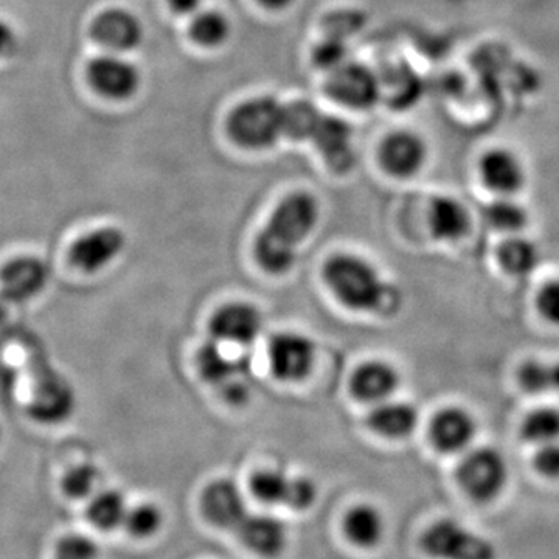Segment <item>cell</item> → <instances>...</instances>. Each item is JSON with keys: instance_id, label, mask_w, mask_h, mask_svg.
Wrapping results in <instances>:
<instances>
[{"instance_id": "1", "label": "cell", "mask_w": 559, "mask_h": 559, "mask_svg": "<svg viewBox=\"0 0 559 559\" xmlns=\"http://www.w3.org/2000/svg\"><path fill=\"white\" fill-rule=\"evenodd\" d=\"M319 218L320 204L310 191H294L283 198L253 246L261 270L271 275L293 270L300 246L314 231Z\"/></svg>"}, {"instance_id": "2", "label": "cell", "mask_w": 559, "mask_h": 559, "mask_svg": "<svg viewBox=\"0 0 559 559\" xmlns=\"http://www.w3.org/2000/svg\"><path fill=\"white\" fill-rule=\"evenodd\" d=\"M323 280L349 311L389 316L399 311L400 293L374 264L356 253H334L323 264Z\"/></svg>"}, {"instance_id": "3", "label": "cell", "mask_w": 559, "mask_h": 559, "mask_svg": "<svg viewBox=\"0 0 559 559\" xmlns=\"http://www.w3.org/2000/svg\"><path fill=\"white\" fill-rule=\"evenodd\" d=\"M194 362L202 380L218 390L224 401L231 406L248 403L252 380L249 356H230L221 342L210 340L198 348Z\"/></svg>"}, {"instance_id": "4", "label": "cell", "mask_w": 559, "mask_h": 559, "mask_svg": "<svg viewBox=\"0 0 559 559\" xmlns=\"http://www.w3.org/2000/svg\"><path fill=\"white\" fill-rule=\"evenodd\" d=\"M283 109L285 105L270 95L240 103L227 120L230 138L242 148H271L283 138Z\"/></svg>"}, {"instance_id": "5", "label": "cell", "mask_w": 559, "mask_h": 559, "mask_svg": "<svg viewBox=\"0 0 559 559\" xmlns=\"http://www.w3.org/2000/svg\"><path fill=\"white\" fill-rule=\"evenodd\" d=\"M510 471L507 460L495 448L471 450L457 468L460 488L474 502L488 503L498 499L507 487Z\"/></svg>"}, {"instance_id": "6", "label": "cell", "mask_w": 559, "mask_h": 559, "mask_svg": "<svg viewBox=\"0 0 559 559\" xmlns=\"http://www.w3.org/2000/svg\"><path fill=\"white\" fill-rule=\"evenodd\" d=\"M421 547L436 559H496L488 539L452 520L433 522L423 535Z\"/></svg>"}, {"instance_id": "7", "label": "cell", "mask_w": 559, "mask_h": 559, "mask_svg": "<svg viewBox=\"0 0 559 559\" xmlns=\"http://www.w3.org/2000/svg\"><path fill=\"white\" fill-rule=\"evenodd\" d=\"M314 342L296 331L274 334L267 344V362L272 377L280 382L296 384L307 380L316 366Z\"/></svg>"}, {"instance_id": "8", "label": "cell", "mask_w": 559, "mask_h": 559, "mask_svg": "<svg viewBox=\"0 0 559 559\" xmlns=\"http://www.w3.org/2000/svg\"><path fill=\"white\" fill-rule=\"evenodd\" d=\"M326 92L349 109L369 110L381 102V79L369 66L348 60L330 72Z\"/></svg>"}, {"instance_id": "9", "label": "cell", "mask_w": 559, "mask_h": 559, "mask_svg": "<svg viewBox=\"0 0 559 559\" xmlns=\"http://www.w3.org/2000/svg\"><path fill=\"white\" fill-rule=\"evenodd\" d=\"M87 80L92 90L109 100H130L142 86V72L134 62L120 53H106L94 58L87 66Z\"/></svg>"}, {"instance_id": "10", "label": "cell", "mask_w": 559, "mask_h": 559, "mask_svg": "<svg viewBox=\"0 0 559 559\" xmlns=\"http://www.w3.org/2000/svg\"><path fill=\"white\" fill-rule=\"evenodd\" d=\"M263 329V314L255 305L248 301H230L223 305L213 312L209 323L212 340L240 347L252 345L259 340Z\"/></svg>"}, {"instance_id": "11", "label": "cell", "mask_w": 559, "mask_h": 559, "mask_svg": "<svg viewBox=\"0 0 559 559\" xmlns=\"http://www.w3.org/2000/svg\"><path fill=\"white\" fill-rule=\"evenodd\" d=\"M127 248V235L119 227L91 230L73 242L69 260L84 274H97L110 266Z\"/></svg>"}, {"instance_id": "12", "label": "cell", "mask_w": 559, "mask_h": 559, "mask_svg": "<svg viewBox=\"0 0 559 559\" xmlns=\"http://www.w3.org/2000/svg\"><path fill=\"white\" fill-rule=\"evenodd\" d=\"M323 162L336 175H347L356 165L352 124L341 117L323 114L310 140Z\"/></svg>"}, {"instance_id": "13", "label": "cell", "mask_w": 559, "mask_h": 559, "mask_svg": "<svg viewBox=\"0 0 559 559\" xmlns=\"http://www.w3.org/2000/svg\"><path fill=\"white\" fill-rule=\"evenodd\" d=\"M49 266L36 257H16L0 270V296L13 305L36 299L49 283Z\"/></svg>"}, {"instance_id": "14", "label": "cell", "mask_w": 559, "mask_h": 559, "mask_svg": "<svg viewBox=\"0 0 559 559\" xmlns=\"http://www.w3.org/2000/svg\"><path fill=\"white\" fill-rule=\"evenodd\" d=\"M91 35L95 43L110 53H128L139 49L145 39V27L138 14L124 9L102 11L92 22Z\"/></svg>"}, {"instance_id": "15", "label": "cell", "mask_w": 559, "mask_h": 559, "mask_svg": "<svg viewBox=\"0 0 559 559\" xmlns=\"http://www.w3.org/2000/svg\"><path fill=\"white\" fill-rule=\"evenodd\" d=\"M425 139L412 131H395L384 139L380 148L382 168L393 178L409 179L425 168L428 160Z\"/></svg>"}, {"instance_id": "16", "label": "cell", "mask_w": 559, "mask_h": 559, "mask_svg": "<svg viewBox=\"0 0 559 559\" xmlns=\"http://www.w3.org/2000/svg\"><path fill=\"white\" fill-rule=\"evenodd\" d=\"M201 507L205 520L221 530L237 532L249 514L245 492L229 479L212 481L202 492Z\"/></svg>"}, {"instance_id": "17", "label": "cell", "mask_w": 559, "mask_h": 559, "mask_svg": "<svg viewBox=\"0 0 559 559\" xmlns=\"http://www.w3.org/2000/svg\"><path fill=\"white\" fill-rule=\"evenodd\" d=\"M476 433V418L465 407H443L429 423L430 443L443 454H459L468 450Z\"/></svg>"}, {"instance_id": "18", "label": "cell", "mask_w": 559, "mask_h": 559, "mask_svg": "<svg viewBox=\"0 0 559 559\" xmlns=\"http://www.w3.org/2000/svg\"><path fill=\"white\" fill-rule=\"evenodd\" d=\"M479 175L484 186L498 197H513L527 179L520 157L507 148L487 151L479 160Z\"/></svg>"}, {"instance_id": "19", "label": "cell", "mask_w": 559, "mask_h": 559, "mask_svg": "<svg viewBox=\"0 0 559 559\" xmlns=\"http://www.w3.org/2000/svg\"><path fill=\"white\" fill-rule=\"evenodd\" d=\"M400 371L385 360H369L353 373L349 389L356 400L367 404H380L392 399L400 389Z\"/></svg>"}, {"instance_id": "20", "label": "cell", "mask_w": 559, "mask_h": 559, "mask_svg": "<svg viewBox=\"0 0 559 559\" xmlns=\"http://www.w3.org/2000/svg\"><path fill=\"white\" fill-rule=\"evenodd\" d=\"M241 543L253 554L263 558H275L288 544V530L282 520L272 514H248L237 528Z\"/></svg>"}, {"instance_id": "21", "label": "cell", "mask_w": 559, "mask_h": 559, "mask_svg": "<svg viewBox=\"0 0 559 559\" xmlns=\"http://www.w3.org/2000/svg\"><path fill=\"white\" fill-rule=\"evenodd\" d=\"M367 423L373 432L384 439L403 440L418 428L419 414L414 404L390 399L374 404Z\"/></svg>"}, {"instance_id": "22", "label": "cell", "mask_w": 559, "mask_h": 559, "mask_svg": "<svg viewBox=\"0 0 559 559\" xmlns=\"http://www.w3.org/2000/svg\"><path fill=\"white\" fill-rule=\"evenodd\" d=\"M428 226L436 240L457 242L471 229L468 209L452 197L433 198L429 205Z\"/></svg>"}, {"instance_id": "23", "label": "cell", "mask_w": 559, "mask_h": 559, "mask_svg": "<svg viewBox=\"0 0 559 559\" xmlns=\"http://www.w3.org/2000/svg\"><path fill=\"white\" fill-rule=\"evenodd\" d=\"M75 409V395L64 380L50 378L36 390L31 406L33 417L46 425H57L70 417Z\"/></svg>"}, {"instance_id": "24", "label": "cell", "mask_w": 559, "mask_h": 559, "mask_svg": "<svg viewBox=\"0 0 559 559\" xmlns=\"http://www.w3.org/2000/svg\"><path fill=\"white\" fill-rule=\"evenodd\" d=\"M344 533L358 549H374L384 538V516L377 507L360 503L345 514Z\"/></svg>"}, {"instance_id": "25", "label": "cell", "mask_w": 559, "mask_h": 559, "mask_svg": "<svg viewBox=\"0 0 559 559\" xmlns=\"http://www.w3.org/2000/svg\"><path fill=\"white\" fill-rule=\"evenodd\" d=\"M128 510L130 507L120 491L103 489L92 496L86 516L95 528L110 532V530L123 527Z\"/></svg>"}, {"instance_id": "26", "label": "cell", "mask_w": 559, "mask_h": 559, "mask_svg": "<svg viewBox=\"0 0 559 559\" xmlns=\"http://www.w3.org/2000/svg\"><path fill=\"white\" fill-rule=\"evenodd\" d=\"M231 32L230 17L224 11L202 9L191 17L190 35L194 43L204 49H218L229 43Z\"/></svg>"}, {"instance_id": "27", "label": "cell", "mask_w": 559, "mask_h": 559, "mask_svg": "<svg viewBox=\"0 0 559 559\" xmlns=\"http://www.w3.org/2000/svg\"><path fill=\"white\" fill-rule=\"evenodd\" d=\"M498 261L507 274L525 277L538 267L539 250L528 238L513 235L500 242Z\"/></svg>"}, {"instance_id": "28", "label": "cell", "mask_w": 559, "mask_h": 559, "mask_svg": "<svg viewBox=\"0 0 559 559\" xmlns=\"http://www.w3.org/2000/svg\"><path fill=\"white\" fill-rule=\"evenodd\" d=\"M323 114L307 100H294L283 109V138L294 142L311 140Z\"/></svg>"}, {"instance_id": "29", "label": "cell", "mask_w": 559, "mask_h": 559, "mask_svg": "<svg viewBox=\"0 0 559 559\" xmlns=\"http://www.w3.org/2000/svg\"><path fill=\"white\" fill-rule=\"evenodd\" d=\"M521 437L536 447L559 441L558 407L539 406L530 411L522 419Z\"/></svg>"}, {"instance_id": "30", "label": "cell", "mask_w": 559, "mask_h": 559, "mask_svg": "<svg viewBox=\"0 0 559 559\" xmlns=\"http://www.w3.org/2000/svg\"><path fill=\"white\" fill-rule=\"evenodd\" d=\"M485 219L492 229L518 235L527 227L528 212L513 198L499 197L498 200L489 202L485 209Z\"/></svg>"}, {"instance_id": "31", "label": "cell", "mask_w": 559, "mask_h": 559, "mask_svg": "<svg viewBox=\"0 0 559 559\" xmlns=\"http://www.w3.org/2000/svg\"><path fill=\"white\" fill-rule=\"evenodd\" d=\"M289 484L290 477L286 476L283 471L261 469L250 479V491H252L253 498L264 506H285Z\"/></svg>"}, {"instance_id": "32", "label": "cell", "mask_w": 559, "mask_h": 559, "mask_svg": "<svg viewBox=\"0 0 559 559\" xmlns=\"http://www.w3.org/2000/svg\"><path fill=\"white\" fill-rule=\"evenodd\" d=\"M164 524V516L159 507L154 503H140L128 510L123 527L135 539H150L159 533Z\"/></svg>"}, {"instance_id": "33", "label": "cell", "mask_w": 559, "mask_h": 559, "mask_svg": "<svg viewBox=\"0 0 559 559\" xmlns=\"http://www.w3.org/2000/svg\"><path fill=\"white\" fill-rule=\"evenodd\" d=\"M366 27V17L359 10H336L322 21L323 36L348 43Z\"/></svg>"}, {"instance_id": "34", "label": "cell", "mask_w": 559, "mask_h": 559, "mask_svg": "<svg viewBox=\"0 0 559 559\" xmlns=\"http://www.w3.org/2000/svg\"><path fill=\"white\" fill-rule=\"evenodd\" d=\"M100 471L90 463L73 466L62 477L61 487L64 495L70 499H91L95 495Z\"/></svg>"}, {"instance_id": "35", "label": "cell", "mask_w": 559, "mask_h": 559, "mask_svg": "<svg viewBox=\"0 0 559 559\" xmlns=\"http://www.w3.org/2000/svg\"><path fill=\"white\" fill-rule=\"evenodd\" d=\"M516 378L520 388L530 395L551 392L550 364L544 362V360H525L518 369Z\"/></svg>"}, {"instance_id": "36", "label": "cell", "mask_w": 559, "mask_h": 559, "mask_svg": "<svg viewBox=\"0 0 559 559\" xmlns=\"http://www.w3.org/2000/svg\"><path fill=\"white\" fill-rule=\"evenodd\" d=\"M97 543L81 533H69L55 544L53 559H98Z\"/></svg>"}, {"instance_id": "37", "label": "cell", "mask_w": 559, "mask_h": 559, "mask_svg": "<svg viewBox=\"0 0 559 559\" xmlns=\"http://www.w3.org/2000/svg\"><path fill=\"white\" fill-rule=\"evenodd\" d=\"M381 79L382 97H388L395 106L409 105L418 92L417 76L411 73L392 72L388 79Z\"/></svg>"}, {"instance_id": "38", "label": "cell", "mask_w": 559, "mask_h": 559, "mask_svg": "<svg viewBox=\"0 0 559 559\" xmlns=\"http://www.w3.org/2000/svg\"><path fill=\"white\" fill-rule=\"evenodd\" d=\"M312 60L320 69L326 70L329 73L333 72L334 69L348 61V43L323 36L322 40L316 46Z\"/></svg>"}, {"instance_id": "39", "label": "cell", "mask_w": 559, "mask_h": 559, "mask_svg": "<svg viewBox=\"0 0 559 559\" xmlns=\"http://www.w3.org/2000/svg\"><path fill=\"white\" fill-rule=\"evenodd\" d=\"M318 499V487L307 477H290L285 506L294 511H307Z\"/></svg>"}, {"instance_id": "40", "label": "cell", "mask_w": 559, "mask_h": 559, "mask_svg": "<svg viewBox=\"0 0 559 559\" xmlns=\"http://www.w3.org/2000/svg\"><path fill=\"white\" fill-rule=\"evenodd\" d=\"M533 466L544 479L559 480V441L540 444L533 455Z\"/></svg>"}, {"instance_id": "41", "label": "cell", "mask_w": 559, "mask_h": 559, "mask_svg": "<svg viewBox=\"0 0 559 559\" xmlns=\"http://www.w3.org/2000/svg\"><path fill=\"white\" fill-rule=\"evenodd\" d=\"M536 305L544 319L559 325V280H551L539 289Z\"/></svg>"}, {"instance_id": "42", "label": "cell", "mask_w": 559, "mask_h": 559, "mask_svg": "<svg viewBox=\"0 0 559 559\" xmlns=\"http://www.w3.org/2000/svg\"><path fill=\"white\" fill-rule=\"evenodd\" d=\"M20 46L17 33L9 22L0 20V60L13 57Z\"/></svg>"}, {"instance_id": "43", "label": "cell", "mask_w": 559, "mask_h": 559, "mask_svg": "<svg viewBox=\"0 0 559 559\" xmlns=\"http://www.w3.org/2000/svg\"><path fill=\"white\" fill-rule=\"evenodd\" d=\"M173 13L180 17H193L204 9V0H167Z\"/></svg>"}, {"instance_id": "44", "label": "cell", "mask_w": 559, "mask_h": 559, "mask_svg": "<svg viewBox=\"0 0 559 559\" xmlns=\"http://www.w3.org/2000/svg\"><path fill=\"white\" fill-rule=\"evenodd\" d=\"M296 0H259L260 5L271 11L288 10Z\"/></svg>"}, {"instance_id": "45", "label": "cell", "mask_w": 559, "mask_h": 559, "mask_svg": "<svg viewBox=\"0 0 559 559\" xmlns=\"http://www.w3.org/2000/svg\"><path fill=\"white\" fill-rule=\"evenodd\" d=\"M551 392H559V360L550 364Z\"/></svg>"}, {"instance_id": "46", "label": "cell", "mask_w": 559, "mask_h": 559, "mask_svg": "<svg viewBox=\"0 0 559 559\" xmlns=\"http://www.w3.org/2000/svg\"><path fill=\"white\" fill-rule=\"evenodd\" d=\"M0 440H2V429H0Z\"/></svg>"}]
</instances>
